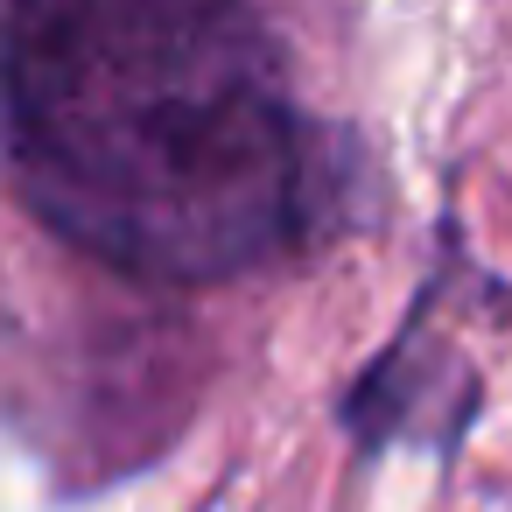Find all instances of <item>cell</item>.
Listing matches in <instances>:
<instances>
[{
	"instance_id": "1",
	"label": "cell",
	"mask_w": 512,
	"mask_h": 512,
	"mask_svg": "<svg viewBox=\"0 0 512 512\" xmlns=\"http://www.w3.org/2000/svg\"><path fill=\"white\" fill-rule=\"evenodd\" d=\"M0 134L43 225L155 281L246 274L316 211L309 120L253 0H8Z\"/></svg>"
}]
</instances>
